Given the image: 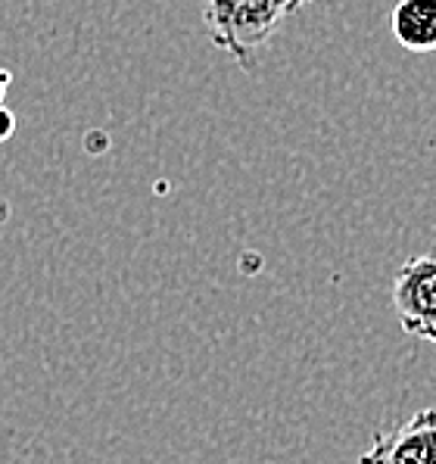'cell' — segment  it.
Masks as SVG:
<instances>
[{
	"label": "cell",
	"mask_w": 436,
	"mask_h": 464,
	"mask_svg": "<svg viewBox=\"0 0 436 464\" xmlns=\"http://www.w3.org/2000/svg\"><path fill=\"white\" fill-rule=\"evenodd\" d=\"M392 34L409 53H433L436 0H399L392 10Z\"/></svg>",
	"instance_id": "cell-4"
},
{
	"label": "cell",
	"mask_w": 436,
	"mask_h": 464,
	"mask_svg": "<svg viewBox=\"0 0 436 464\" xmlns=\"http://www.w3.org/2000/svg\"><path fill=\"white\" fill-rule=\"evenodd\" d=\"M355 464H436V409H421L392 430L374 433Z\"/></svg>",
	"instance_id": "cell-3"
},
{
	"label": "cell",
	"mask_w": 436,
	"mask_h": 464,
	"mask_svg": "<svg viewBox=\"0 0 436 464\" xmlns=\"http://www.w3.org/2000/svg\"><path fill=\"white\" fill-rule=\"evenodd\" d=\"M312 0H203V23L212 47L240 69H253L275 32Z\"/></svg>",
	"instance_id": "cell-1"
},
{
	"label": "cell",
	"mask_w": 436,
	"mask_h": 464,
	"mask_svg": "<svg viewBox=\"0 0 436 464\" xmlns=\"http://www.w3.org/2000/svg\"><path fill=\"white\" fill-rule=\"evenodd\" d=\"M13 131H16V116H13L4 103H0V144H4V140H10Z\"/></svg>",
	"instance_id": "cell-5"
},
{
	"label": "cell",
	"mask_w": 436,
	"mask_h": 464,
	"mask_svg": "<svg viewBox=\"0 0 436 464\" xmlns=\"http://www.w3.org/2000/svg\"><path fill=\"white\" fill-rule=\"evenodd\" d=\"M10 82H13V75L6 72V69H0V103H4V94H6V88H10Z\"/></svg>",
	"instance_id": "cell-6"
},
{
	"label": "cell",
	"mask_w": 436,
	"mask_h": 464,
	"mask_svg": "<svg viewBox=\"0 0 436 464\" xmlns=\"http://www.w3.org/2000/svg\"><path fill=\"white\" fill-rule=\"evenodd\" d=\"M392 309L409 337L436 343V249L399 266L392 277Z\"/></svg>",
	"instance_id": "cell-2"
}]
</instances>
